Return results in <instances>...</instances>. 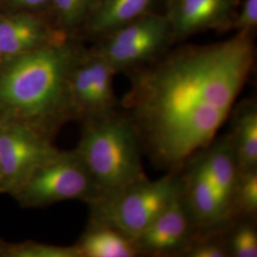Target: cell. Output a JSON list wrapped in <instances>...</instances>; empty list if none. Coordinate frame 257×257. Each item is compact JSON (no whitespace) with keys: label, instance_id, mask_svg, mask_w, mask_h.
I'll use <instances>...</instances> for the list:
<instances>
[{"label":"cell","instance_id":"cell-1","mask_svg":"<svg viewBox=\"0 0 257 257\" xmlns=\"http://www.w3.org/2000/svg\"><path fill=\"white\" fill-rule=\"evenodd\" d=\"M254 61L251 33L238 32L217 43L164 53L132 70L131 88L120 109L154 165L179 171L211 144L229 118Z\"/></svg>","mask_w":257,"mask_h":257},{"label":"cell","instance_id":"cell-2","mask_svg":"<svg viewBox=\"0 0 257 257\" xmlns=\"http://www.w3.org/2000/svg\"><path fill=\"white\" fill-rule=\"evenodd\" d=\"M81 51L57 37L0 66V119L25 123L51 138L73 119L69 81Z\"/></svg>","mask_w":257,"mask_h":257},{"label":"cell","instance_id":"cell-3","mask_svg":"<svg viewBox=\"0 0 257 257\" xmlns=\"http://www.w3.org/2000/svg\"><path fill=\"white\" fill-rule=\"evenodd\" d=\"M180 195L197 237L221 233L235 220L239 169L230 138H216L179 170Z\"/></svg>","mask_w":257,"mask_h":257},{"label":"cell","instance_id":"cell-4","mask_svg":"<svg viewBox=\"0 0 257 257\" xmlns=\"http://www.w3.org/2000/svg\"><path fill=\"white\" fill-rule=\"evenodd\" d=\"M75 152L96 186L97 198L117 193L147 176L142 164L141 141L134 124L121 109L83 122Z\"/></svg>","mask_w":257,"mask_h":257},{"label":"cell","instance_id":"cell-5","mask_svg":"<svg viewBox=\"0 0 257 257\" xmlns=\"http://www.w3.org/2000/svg\"><path fill=\"white\" fill-rule=\"evenodd\" d=\"M179 193V171L167 172L156 180L145 176L117 193L89 203L90 221L109 225L135 239Z\"/></svg>","mask_w":257,"mask_h":257},{"label":"cell","instance_id":"cell-6","mask_svg":"<svg viewBox=\"0 0 257 257\" xmlns=\"http://www.w3.org/2000/svg\"><path fill=\"white\" fill-rule=\"evenodd\" d=\"M12 195L23 207L37 208L68 200L89 204L98 197V192L75 150H58L35 169Z\"/></svg>","mask_w":257,"mask_h":257},{"label":"cell","instance_id":"cell-7","mask_svg":"<svg viewBox=\"0 0 257 257\" xmlns=\"http://www.w3.org/2000/svg\"><path fill=\"white\" fill-rule=\"evenodd\" d=\"M105 37L95 50L116 73L153 62L165 53L173 40L165 16L149 13Z\"/></svg>","mask_w":257,"mask_h":257},{"label":"cell","instance_id":"cell-8","mask_svg":"<svg viewBox=\"0 0 257 257\" xmlns=\"http://www.w3.org/2000/svg\"><path fill=\"white\" fill-rule=\"evenodd\" d=\"M114 69L95 49L78 55L70 75L73 119L86 122L120 109L113 90Z\"/></svg>","mask_w":257,"mask_h":257},{"label":"cell","instance_id":"cell-9","mask_svg":"<svg viewBox=\"0 0 257 257\" xmlns=\"http://www.w3.org/2000/svg\"><path fill=\"white\" fill-rule=\"evenodd\" d=\"M58 150L53 138L30 125L0 119L2 193L13 194L37 167Z\"/></svg>","mask_w":257,"mask_h":257},{"label":"cell","instance_id":"cell-10","mask_svg":"<svg viewBox=\"0 0 257 257\" xmlns=\"http://www.w3.org/2000/svg\"><path fill=\"white\" fill-rule=\"evenodd\" d=\"M197 237L181 195L134 239L139 255L180 256Z\"/></svg>","mask_w":257,"mask_h":257},{"label":"cell","instance_id":"cell-11","mask_svg":"<svg viewBox=\"0 0 257 257\" xmlns=\"http://www.w3.org/2000/svg\"><path fill=\"white\" fill-rule=\"evenodd\" d=\"M239 0H167L166 19L173 39L232 25Z\"/></svg>","mask_w":257,"mask_h":257},{"label":"cell","instance_id":"cell-12","mask_svg":"<svg viewBox=\"0 0 257 257\" xmlns=\"http://www.w3.org/2000/svg\"><path fill=\"white\" fill-rule=\"evenodd\" d=\"M57 38L46 25L30 15L0 17V52L4 61Z\"/></svg>","mask_w":257,"mask_h":257},{"label":"cell","instance_id":"cell-13","mask_svg":"<svg viewBox=\"0 0 257 257\" xmlns=\"http://www.w3.org/2000/svg\"><path fill=\"white\" fill-rule=\"evenodd\" d=\"M230 143L239 172L257 170V102L245 99L230 111Z\"/></svg>","mask_w":257,"mask_h":257},{"label":"cell","instance_id":"cell-14","mask_svg":"<svg viewBox=\"0 0 257 257\" xmlns=\"http://www.w3.org/2000/svg\"><path fill=\"white\" fill-rule=\"evenodd\" d=\"M80 257H136L139 255L134 239L109 225L90 221L74 245Z\"/></svg>","mask_w":257,"mask_h":257},{"label":"cell","instance_id":"cell-15","mask_svg":"<svg viewBox=\"0 0 257 257\" xmlns=\"http://www.w3.org/2000/svg\"><path fill=\"white\" fill-rule=\"evenodd\" d=\"M153 0H96L89 29L93 35L111 32L147 14Z\"/></svg>","mask_w":257,"mask_h":257},{"label":"cell","instance_id":"cell-16","mask_svg":"<svg viewBox=\"0 0 257 257\" xmlns=\"http://www.w3.org/2000/svg\"><path fill=\"white\" fill-rule=\"evenodd\" d=\"M230 257L257 256L256 219L239 218L224 230Z\"/></svg>","mask_w":257,"mask_h":257},{"label":"cell","instance_id":"cell-17","mask_svg":"<svg viewBox=\"0 0 257 257\" xmlns=\"http://www.w3.org/2000/svg\"><path fill=\"white\" fill-rule=\"evenodd\" d=\"M0 257H80L75 246H55L35 241L11 243L0 239Z\"/></svg>","mask_w":257,"mask_h":257},{"label":"cell","instance_id":"cell-18","mask_svg":"<svg viewBox=\"0 0 257 257\" xmlns=\"http://www.w3.org/2000/svg\"><path fill=\"white\" fill-rule=\"evenodd\" d=\"M233 211L235 220L239 218L256 219L257 170L239 172L233 198Z\"/></svg>","mask_w":257,"mask_h":257},{"label":"cell","instance_id":"cell-19","mask_svg":"<svg viewBox=\"0 0 257 257\" xmlns=\"http://www.w3.org/2000/svg\"><path fill=\"white\" fill-rule=\"evenodd\" d=\"M180 256L230 257L224 238V231L213 235L196 237Z\"/></svg>","mask_w":257,"mask_h":257},{"label":"cell","instance_id":"cell-20","mask_svg":"<svg viewBox=\"0 0 257 257\" xmlns=\"http://www.w3.org/2000/svg\"><path fill=\"white\" fill-rule=\"evenodd\" d=\"M61 21L72 27L92 12L96 0H51Z\"/></svg>","mask_w":257,"mask_h":257},{"label":"cell","instance_id":"cell-21","mask_svg":"<svg viewBox=\"0 0 257 257\" xmlns=\"http://www.w3.org/2000/svg\"><path fill=\"white\" fill-rule=\"evenodd\" d=\"M257 24V0H244L232 25L238 32L251 33Z\"/></svg>","mask_w":257,"mask_h":257},{"label":"cell","instance_id":"cell-22","mask_svg":"<svg viewBox=\"0 0 257 257\" xmlns=\"http://www.w3.org/2000/svg\"><path fill=\"white\" fill-rule=\"evenodd\" d=\"M15 4L27 7V8H37L40 6H43L48 0H12Z\"/></svg>","mask_w":257,"mask_h":257},{"label":"cell","instance_id":"cell-23","mask_svg":"<svg viewBox=\"0 0 257 257\" xmlns=\"http://www.w3.org/2000/svg\"><path fill=\"white\" fill-rule=\"evenodd\" d=\"M0 193H2V178H1V168H0Z\"/></svg>","mask_w":257,"mask_h":257},{"label":"cell","instance_id":"cell-24","mask_svg":"<svg viewBox=\"0 0 257 257\" xmlns=\"http://www.w3.org/2000/svg\"><path fill=\"white\" fill-rule=\"evenodd\" d=\"M3 62H4V57H3V55H2L1 52H0V66L3 64Z\"/></svg>","mask_w":257,"mask_h":257}]
</instances>
